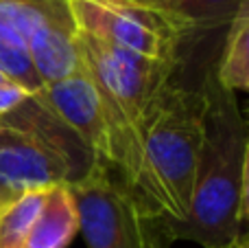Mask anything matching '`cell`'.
I'll return each mask as SVG.
<instances>
[{"label":"cell","instance_id":"obj_12","mask_svg":"<svg viewBox=\"0 0 249 248\" xmlns=\"http://www.w3.org/2000/svg\"><path fill=\"white\" fill-rule=\"evenodd\" d=\"M243 0H177V16L184 18L197 40L203 33L225 29Z\"/></svg>","mask_w":249,"mask_h":248},{"label":"cell","instance_id":"obj_13","mask_svg":"<svg viewBox=\"0 0 249 248\" xmlns=\"http://www.w3.org/2000/svg\"><path fill=\"white\" fill-rule=\"evenodd\" d=\"M29 97H33V95L29 90H24L22 86H18V83H4V86H0V117L11 114L13 110H18Z\"/></svg>","mask_w":249,"mask_h":248},{"label":"cell","instance_id":"obj_17","mask_svg":"<svg viewBox=\"0 0 249 248\" xmlns=\"http://www.w3.org/2000/svg\"><path fill=\"white\" fill-rule=\"evenodd\" d=\"M4 83H13V82H9V79H7V77H4V75H2V73H0V86H4Z\"/></svg>","mask_w":249,"mask_h":248},{"label":"cell","instance_id":"obj_9","mask_svg":"<svg viewBox=\"0 0 249 248\" xmlns=\"http://www.w3.org/2000/svg\"><path fill=\"white\" fill-rule=\"evenodd\" d=\"M214 79L230 92L249 88V0L238 4L234 18L225 26V38L214 57Z\"/></svg>","mask_w":249,"mask_h":248},{"label":"cell","instance_id":"obj_1","mask_svg":"<svg viewBox=\"0 0 249 248\" xmlns=\"http://www.w3.org/2000/svg\"><path fill=\"white\" fill-rule=\"evenodd\" d=\"M214 57L201 73L206 95V134L181 222H158L166 240H190L203 248H232L245 233L249 191V134L236 92L214 79Z\"/></svg>","mask_w":249,"mask_h":248},{"label":"cell","instance_id":"obj_18","mask_svg":"<svg viewBox=\"0 0 249 248\" xmlns=\"http://www.w3.org/2000/svg\"><path fill=\"white\" fill-rule=\"evenodd\" d=\"M4 200H7V196H4V193H2V191H0V205H2V202H4Z\"/></svg>","mask_w":249,"mask_h":248},{"label":"cell","instance_id":"obj_7","mask_svg":"<svg viewBox=\"0 0 249 248\" xmlns=\"http://www.w3.org/2000/svg\"><path fill=\"white\" fill-rule=\"evenodd\" d=\"M39 97L81 139V143L94 154L96 161L107 167L112 154V130L107 121V110L86 68L55 83H48L39 92Z\"/></svg>","mask_w":249,"mask_h":248},{"label":"cell","instance_id":"obj_8","mask_svg":"<svg viewBox=\"0 0 249 248\" xmlns=\"http://www.w3.org/2000/svg\"><path fill=\"white\" fill-rule=\"evenodd\" d=\"M77 233L79 213L70 185H51L24 248H68Z\"/></svg>","mask_w":249,"mask_h":248},{"label":"cell","instance_id":"obj_15","mask_svg":"<svg viewBox=\"0 0 249 248\" xmlns=\"http://www.w3.org/2000/svg\"><path fill=\"white\" fill-rule=\"evenodd\" d=\"M131 2L158 7V9H164V11H171V13H175V16H177V0H131Z\"/></svg>","mask_w":249,"mask_h":248},{"label":"cell","instance_id":"obj_4","mask_svg":"<svg viewBox=\"0 0 249 248\" xmlns=\"http://www.w3.org/2000/svg\"><path fill=\"white\" fill-rule=\"evenodd\" d=\"M79 31L160 64L179 66L197 35L184 18L131 0H70Z\"/></svg>","mask_w":249,"mask_h":248},{"label":"cell","instance_id":"obj_2","mask_svg":"<svg viewBox=\"0 0 249 248\" xmlns=\"http://www.w3.org/2000/svg\"><path fill=\"white\" fill-rule=\"evenodd\" d=\"M203 134L201 79L188 83L175 73L142 119L138 171L133 183L124 187L144 220L181 222L186 218Z\"/></svg>","mask_w":249,"mask_h":248},{"label":"cell","instance_id":"obj_5","mask_svg":"<svg viewBox=\"0 0 249 248\" xmlns=\"http://www.w3.org/2000/svg\"><path fill=\"white\" fill-rule=\"evenodd\" d=\"M0 26L26 44L44 86L83 68L70 0H0Z\"/></svg>","mask_w":249,"mask_h":248},{"label":"cell","instance_id":"obj_6","mask_svg":"<svg viewBox=\"0 0 249 248\" xmlns=\"http://www.w3.org/2000/svg\"><path fill=\"white\" fill-rule=\"evenodd\" d=\"M70 191L88 248H144V218L103 163L96 161L81 180L70 185Z\"/></svg>","mask_w":249,"mask_h":248},{"label":"cell","instance_id":"obj_11","mask_svg":"<svg viewBox=\"0 0 249 248\" xmlns=\"http://www.w3.org/2000/svg\"><path fill=\"white\" fill-rule=\"evenodd\" d=\"M0 73L31 95H39L46 88L35 70L26 44L7 26H0Z\"/></svg>","mask_w":249,"mask_h":248},{"label":"cell","instance_id":"obj_19","mask_svg":"<svg viewBox=\"0 0 249 248\" xmlns=\"http://www.w3.org/2000/svg\"><path fill=\"white\" fill-rule=\"evenodd\" d=\"M232 248H236V244H234V246H232Z\"/></svg>","mask_w":249,"mask_h":248},{"label":"cell","instance_id":"obj_16","mask_svg":"<svg viewBox=\"0 0 249 248\" xmlns=\"http://www.w3.org/2000/svg\"><path fill=\"white\" fill-rule=\"evenodd\" d=\"M236 248H249V237H247V233H243V235L236 240Z\"/></svg>","mask_w":249,"mask_h":248},{"label":"cell","instance_id":"obj_10","mask_svg":"<svg viewBox=\"0 0 249 248\" xmlns=\"http://www.w3.org/2000/svg\"><path fill=\"white\" fill-rule=\"evenodd\" d=\"M46 189H29L0 205V248H24L42 211Z\"/></svg>","mask_w":249,"mask_h":248},{"label":"cell","instance_id":"obj_3","mask_svg":"<svg viewBox=\"0 0 249 248\" xmlns=\"http://www.w3.org/2000/svg\"><path fill=\"white\" fill-rule=\"evenodd\" d=\"M94 163V154L39 95L0 117V191L7 198L51 185H72Z\"/></svg>","mask_w":249,"mask_h":248},{"label":"cell","instance_id":"obj_14","mask_svg":"<svg viewBox=\"0 0 249 248\" xmlns=\"http://www.w3.org/2000/svg\"><path fill=\"white\" fill-rule=\"evenodd\" d=\"M171 242L155 224V220H144V248H168Z\"/></svg>","mask_w":249,"mask_h":248}]
</instances>
